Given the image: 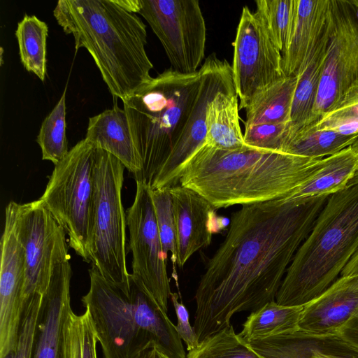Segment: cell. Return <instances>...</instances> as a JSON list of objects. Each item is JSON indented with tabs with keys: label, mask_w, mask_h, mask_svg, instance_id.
<instances>
[{
	"label": "cell",
	"mask_w": 358,
	"mask_h": 358,
	"mask_svg": "<svg viewBox=\"0 0 358 358\" xmlns=\"http://www.w3.org/2000/svg\"><path fill=\"white\" fill-rule=\"evenodd\" d=\"M176 229V265L182 268L196 252L210 245L213 234L230 220L220 217L207 199L195 191L177 185L170 188Z\"/></svg>",
	"instance_id": "17"
},
{
	"label": "cell",
	"mask_w": 358,
	"mask_h": 358,
	"mask_svg": "<svg viewBox=\"0 0 358 358\" xmlns=\"http://www.w3.org/2000/svg\"><path fill=\"white\" fill-rule=\"evenodd\" d=\"M358 136H348L333 130L321 129L313 124L300 127H289L281 152L291 155L323 159L352 145Z\"/></svg>",
	"instance_id": "25"
},
{
	"label": "cell",
	"mask_w": 358,
	"mask_h": 358,
	"mask_svg": "<svg viewBox=\"0 0 358 358\" xmlns=\"http://www.w3.org/2000/svg\"><path fill=\"white\" fill-rule=\"evenodd\" d=\"M356 184H358V167H357L355 174L353 175L352 178L350 180V181L348 182L347 187L351 186L353 185H356Z\"/></svg>",
	"instance_id": "41"
},
{
	"label": "cell",
	"mask_w": 358,
	"mask_h": 358,
	"mask_svg": "<svg viewBox=\"0 0 358 358\" xmlns=\"http://www.w3.org/2000/svg\"><path fill=\"white\" fill-rule=\"evenodd\" d=\"M155 358H169V357L156 349Z\"/></svg>",
	"instance_id": "44"
},
{
	"label": "cell",
	"mask_w": 358,
	"mask_h": 358,
	"mask_svg": "<svg viewBox=\"0 0 358 358\" xmlns=\"http://www.w3.org/2000/svg\"><path fill=\"white\" fill-rule=\"evenodd\" d=\"M17 224L25 251V306L32 297L43 296L48 287L60 226L40 199L19 203Z\"/></svg>",
	"instance_id": "15"
},
{
	"label": "cell",
	"mask_w": 358,
	"mask_h": 358,
	"mask_svg": "<svg viewBox=\"0 0 358 358\" xmlns=\"http://www.w3.org/2000/svg\"><path fill=\"white\" fill-rule=\"evenodd\" d=\"M331 24V10L329 22L312 45L306 59L295 76L297 83L292 100L290 127L307 124L312 117L319 83L325 63Z\"/></svg>",
	"instance_id": "22"
},
{
	"label": "cell",
	"mask_w": 358,
	"mask_h": 358,
	"mask_svg": "<svg viewBox=\"0 0 358 358\" xmlns=\"http://www.w3.org/2000/svg\"><path fill=\"white\" fill-rule=\"evenodd\" d=\"M136 182L134 201L126 213L129 232V248L132 254L131 274L168 313V300L172 292L166 269L167 258L162 250L151 188L143 182Z\"/></svg>",
	"instance_id": "12"
},
{
	"label": "cell",
	"mask_w": 358,
	"mask_h": 358,
	"mask_svg": "<svg viewBox=\"0 0 358 358\" xmlns=\"http://www.w3.org/2000/svg\"><path fill=\"white\" fill-rule=\"evenodd\" d=\"M151 197L158 231L164 256L171 252L173 263V275L178 282L176 271L177 260L176 229L170 188L151 189Z\"/></svg>",
	"instance_id": "33"
},
{
	"label": "cell",
	"mask_w": 358,
	"mask_h": 358,
	"mask_svg": "<svg viewBox=\"0 0 358 358\" xmlns=\"http://www.w3.org/2000/svg\"><path fill=\"white\" fill-rule=\"evenodd\" d=\"M199 83V69L184 74L171 68L152 78L122 101L143 164L136 181L151 187L184 131Z\"/></svg>",
	"instance_id": "6"
},
{
	"label": "cell",
	"mask_w": 358,
	"mask_h": 358,
	"mask_svg": "<svg viewBox=\"0 0 358 358\" xmlns=\"http://www.w3.org/2000/svg\"><path fill=\"white\" fill-rule=\"evenodd\" d=\"M137 13L161 42L175 71L192 74L204 59L206 28L197 0H139Z\"/></svg>",
	"instance_id": "9"
},
{
	"label": "cell",
	"mask_w": 358,
	"mask_h": 358,
	"mask_svg": "<svg viewBox=\"0 0 358 358\" xmlns=\"http://www.w3.org/2000/svg\"><path fill=\"white\" fill-rule=\"evenodd\" d=\"M302 202L281 199L242 206L225 238L208 259L194 300L199 343L231 326L234 315L275 301L296 251L328 197Z\"/></svg>",
	"instance_id": "1"
},
{
	"label": "cell",
	"mask_w": 358,
	"mask_h": 358,
	"mask_svg": "<svg viewBox=\"0 0 358 358\" xmlns=\"http://www.w3.org/2000/svg\"><path fill=\"white\" fill-rule=\"evenodd\" d=\"M124 169L115 157L96 148L88 255L92 266L117 284L128 283L131 275L126 264L127 220L122 201Z\"/></svg>",
	"instance_id": "7"
},
{
	"label": "cell",
	"mask_w": 358,
	"mask_h": 358,
	"mask_svg": "<svg viewBox=\"0 0 358 358\" xmlns=\"http://www.w3.org/2000/svg\"><path fill=\"white\" fill-rule=\"evenodd\" d=\"M156 347L155 345H151L141 351L131 358H155Z\"/></svg>",
	"instance_id": "40"
},
{
	"label": "cell",
	"mask_w": 358,
	"mask_h": 358,
	"mask_svg": "<svg viewBox=\"0 0 358 358\" xmlns=\"http://www.w3.org/2000/svg\"><path fill=\"white\" fill-rule=\"evenodd\" d=\"M342 338L358 350V311L339 332Z\"/></svg>",
	"instance_id": "38"
},
{
	"label": "cell",
	"mask_w": 358,
	"mask_h": 358,
	"mask_svg": "<svg viewBox=\"0 0 358 358\" xmlns=\"http://www.w3.org/2000/svg\"><path fill=\"white\" fill-rule=\"evenodd\" d=\"M18 205H7L1 239L0 358L15 348L24 310L25 251L17 229Z\"/></svg>",
	"instance_id": "14"
},
{
	"label": "cell",
	"mask_w": 358,
	"mask_h": 358,
	"mask_svg": "<svg viewBox=\"0 0 358 358\" xmlns=\"http://www.w3.org/2000/svg\"><path fill=\"white\" fill-rule=\"evenodd\" d=\"M178 298L176 292H171L170 299L177 318L176 329L189 352L198 347L199 341L194 327L190 324L189 312L183 303L178 301Z\"/></svg>",
	"instance_id": "37"
},
{
	"label": "cell",
	"mask_w": 358,
	"mask_h": 358,
	"mask_svg": "<svg viewBox=\"0 0 358 358\" xmlns=\"http://www.w3.org/2000/svg\"><path fill=\"white\" fill-rule=\"evenodd\" d=\"M331 24L311 119L334 108L358 82V18L350 0H331Z\"/></svg>",
	"instance_id": "11"
},
{
	"label": "cell",
	"mask_w": 358,
	"mask_h": 358,
	"mask_svg": "<svg viewBox=\"0 0 358 358\" xmlns=\"http://www.w3.org/2000/svg\"><path fill=\"white\" fill-rule=\"evenodd\" d=\"M358 167V154L350 146L323 159L321 166L304 183L286 196L285 202L298 203L330 196L347 187Z\"/></svg>",
	"instance_id": "23"
},
{
	"label": "cell",
	"mask_w": 358,
	"mask_h": 358,
	"mask_svg": "<svg viewBox=\"0 0 358 358\" xmlns=\"http://www.w3.org/2000/svg\"><path fill=\"white\" fill-rule=\"evenodd\" d=\"M42 299L43 296H34L26 303L17 344L15 348L3 358H33Z\"/></svg>",
	"instance_id": "35"
},
{
	"label": "cell",
	"mask_w": 358,
	"mask_h": 358,
	"mask_svg": "<svg viewBox=\"0 0 358 358\" xmlns=\"http://www.w3.org/2000/svg\"><path fill=\"white\" fill-rule=\"evenodd\" d=\"M256 12L282 55L286 51L294 27L298 0H257Z\"/></svg>",
	"instance_id": "29"
},
{
	"label": "cell",
	"mask_w": 358,
	"mask_h": 358,
	"mask_svg": "<svg viewBox=\"0 0 358 358\" xmlns=\"http://www.w3.org/2000/svg\"><path fill=\"white\" fill-rule=\"evenodd\" d=\"M358 250V184L330 195L296 251L276 294L285 306H304L327 290Z\"/></svg>",
	"instance_id": "5"
},
{
	"label": "cell",
	"mask_w": 358,
	"mask_h": 358,
	"mask_svg": "<svg viewBox=\"0 0 358 358\" xmlns=\"http://www.w3.org/2000/svg\"><path fill=\"white\" fill-rule=\"evenodd\" d=\"M47 24L36 15H25L18 22L15 36L21 62L24 69L41 81L46 76Z\"/></svg>",
	"instance_id": "28"
},
{
	"label": "cell",
	"mask_w": 358,
	"mask_h": 358,
	"mask_svg": "<svg viewBox=\"0 0 358 358\" xmlns=\"http://www.w3.org/2000/svg\"><path fill=\"white\" fill-rule=\"evenodd\" d=\"M96 148L86 138L55 165L40 198L69 236V245L90 262L88 241L94 194Z\"/></svg>",
	"instance_id": "8"
},
{
	"label": "cell",
	"mask_w": 358,
	"mask_h": 358,
	"mask_svg": "<svg viewBox=\"0 0 358 358\" xmlns=\"http://www.w3.org/2000/svg\"><path fill=\"white\" fill-rule=\"evenodd\" d=\"M313 358H349V357H339V356H334V355H326V354H318Z\"/></svg>",
	"instance_id": "42"
},
{
	"label": "cell",
	"mask_w": 358,
	"mask_h": 358,
	"mask_svg": "<svg viewBox=\"0 0 358 358\" xmlns=\"http://www.w3.org/2000/svg\"><path fill=\"white\" fill-rule=\"evenodd\" d=\"M323 159L253 148L225 150L204 143L182 165L179 185L216 209L250 205L286 196L314 174Z\"/></svg>",
	"instance_id": "2"
},
{
	"label": "cell",
	"mask_w": 358,
	"mask_h": 358,
	"mask_svg": "<svg viewBox=\"0 0 358 358\" xmlns=\"http://www.w3.org/2000/svg\"><path fill=\"white\" fill-rule=\"evenodd\" d=\"M312 124L344 135L358 136V82L348 90L334 108Z\"/></svg>",
	"instance_id": "34"
},
{
	"label": "cell",
	"mask_w": 358,
	"mask_h": 358,
	"mask_svg": "<svg viewBox=\"0 0 358 358\" xmlns=\"http://www.w3.org/2000/svg\"><path fill=\"white\" fill-rule=\"evenodd\" d=\"M66 232L57 234L52 274L43 295L36 327L33 358H63V329L71 308V259Z\"/></svg>",
	"instance_id": "16"
},
{
	"label": "cell",
	"mask_w": 358,
	"mask_h": 358,
	"mask_svg": "<svg viewBox=\"0 0 358 358\" xmlns=\"http://www.w3.org/2000/svg\"><path fill=\"white\" fill-rule=\"evenodd\" d=\"M53 15L76 50L91 55L113 97L122 101L152 78L146 26L117 0H59Z\"/></svg>",
	"instance_id": "3"
},
{
	"label": "cell",
	"mask_w": 358,
	"mask_h": 358,
	"mask_svg": "<svg viewBox=\"0 0 358 358\" xmlns=\"http://www.w3.org/2000/svg\"><path fill=\"white\" fill-rule=\"evenodd\" d=\"M96 332L85 310L77 315L71 310L63 329V358H97Z\"/></svg>",
	"instance_id": "31"
},
{
	"label": "cell",
	"mask_w": 358,
	"mask_h": 358,
	"mask_svg": "<svg viewBox=\"0 0 358 358\" xmlns=\"http://www.w3.org/2000/svg\"><path fill=\"white\" fill-rule=\"evenodd\" d=\"M297 76H285L256 94L246 106L245 127L264 123H289Z\"/></svg>",
	"instance_id": "26"
},
{
	"label": "cell",
	"mask_w": 358,
	"mask_h": 358,
	"mask_svg": "<svg viewBox=\"0 0 358 358\" xmlns=\"http://www.w3.org/2000/svg\"><path fill=\"white\" fill-rule=\"evenodd\" d=\"M186 358H262L237 334L232 325L200 342Z\"/></svg>",
	"instance_id": "32"
},
{
	"label": "cell",
	"mask_w": 358,
	"mask_h": 358,
	"mask_svg": "<svg viewBox=\"0 0 358 358\" xmlns=\"http://www.w3.org/2000/svg\"><path fill=\"white\" fill-rule=\"evenodd\" d=\"M42 159L55 165L69 153L66 136V88L52 111L44 119L37 136Z\"/></svg>",
	"instance_id": "30"
},
{
	"label": "cell",
	"mask_w": 358,
	"mask_h": 358,
	"mask_svg": "<svg viewBox=\"0 0 358 358\" xmlns=\"http://www.w3.org/2000/svg\"><path fill=\"white\" fill-rule=\"evenodd\" d=\"M303 306H285L275 301L250 313L238 336L245 342L299 329Z\"/></svg>",
	"instance_id": "27"
},
{
	"label": "cell",
	"mask_w": 358,
	"mask_h": 358,
	"mask_svg": "<svg viewBox=\"0 0 358 358\" xmlns=\"http://www.w3.org/2000/svg\"><path fill=\"white\" fill-rule=\"evenodd\" d=\"M199 72V90L188 120L179 141L155 176L150 187L152 189L179 185L182 165L206 141L208 104L219 92L236 90L231 66L214 53L206 59Z\"/></svg>",
	"instance_id": "13"
},
{
	"label": "cell",
	"mask_w": 358,
	"mask_h": 358,
	"mask_svg": "<svg viewBox=\"0 0 358 358\" xmlns=\"http://www.w3.org/2000/svg\"><path fill=\"white\" fill-rule=\"evenodd\" d=\"M233 45L232 76L243 109L256 94L286 76L281 52L259 14L247 6L243 8Z\"/></svg>",
	"instance_id": "10"
},
{
	"label": "cell",
	"mask_w": 358,
	"mask_h": 358,
	"mask_svg": "<svg viewBox=\"0 0 358 358\" xmlns=\"http://www.w3.org/2000/svg\"><path fill=\"white\" fill-rule=\"evenodd\" d=\"M90 289L82 297L104 358H131L151 345L169 358H186L176 325L143 285L106 280L92 266Z\"/></svg>",
	"instance_id": "4"
},
{
	"label": "cell",
	"mask_w": 358,
	"mask_h": 358,
	"mask_svg": "<svg viewBox=\"0 0 358 358\" xmlns=\"http://www.w3.org/2000/svg\"><path fill=\"white\" fill-rule=\"evenodd\" d=\"M236 90L219 92L208 106L205 143L219 149L238 150L251 148L244 143Z\"/></svg>",
	"instance_id": "24"
},
{
	"label": "cell",
	"mask_w": 358,
	"mask_h": 358,
	"mask_svg": "<svg viewBox=\"0 0 358 358\" xmlns=\"http://www.w3.org/2000/svg\"><path fill=\"white\" fill-rule=\"evenodd\" d=\"M350 2L358 18V0H350Z\"/></svg>",
	"instance_id": "43"
},
{
	"label": "cell",
	"mask_w": 358,
	"mask_h": 358,
	"mask_svg": "<svg viewBox=\"0 0 358 358\" xmlns=\"http://www.w3.org/2000/svg\"><path fill=\"white\" fill-rule=\"evenodd\" d=\"M358 274V250L341 273V276Z\"/></svg>",
	"instance_id": "39"
},
{
	"label": "cell",
	"mask_w": 358,
	"mask_h": 358,
	"mask_svg": "<svg viewBox=\"0 0 358 358\" xmlns=\"http://www.w3.org/2000/svg\"><path fill=\"white\" fill-rule=\"evenodd\" d=\"M358 311V274L341 276L303 306L299 329L315 335L338 334Z\"/></svg>",
	"instance_id": "18"
},
{
	"label": "cell",
	"mask_w": 358,
	"mask_h": 358,
	"mask_svg": "<svg viewBox=\"0 0 358 358\" xmlns=\"http://www.w3.org/2000/svg\"><path fill=\"white\" fill-rule=\"evenodd\" d=\"M331 0H298L294 27L282 57L286 76H295L331 16Z\"/></svg>",
	"instance_id": "21"
},
{
	"label": "cell",
	"mask_w": 358,
	"mask_h": 358,
	"mask_svg": "<svg viewBox=\"0 0 358 358\" xmlns=\"http://www.w3.org/2000/svg\"><path fill=\"white\" fill-rule=\"evenodd\" d=\"M95 148L118 159L135 180L143 170L142 160L131 136L124 108L115 106L89 118L85 138Z\"/></svg>",
	"instance_id": "20"
},
{
	"label": "cell",
	"mask_w": 358,
	"mask_h": 358,
	"mask_svg": "<svg viewBox=\"0 0 358 358\" xmlns=\"http://www.w3.org/2000/svg\"><path fill=\"white\" fill-rule=\"evenodd\" d=\"M351 147L353 148V150L358 154V141H355Z\"/></svg>",
	"instance_id": "45"
},
{
	"label": "cell",
	"mask_w": 358,
	"mask_h": 358,
	"mask_svg": "<svg viewBox=\"0 0 358 358\" xmlns=\"http://www.w3.org/2000/svg\"><path fill=\"white\" fill-rule=\"evenodd\" d=\"M246 343L262 358H313L318 354L358 358V350L339 334L315 335L297 329Z\"/></svg>",
	"instance_id": "19"
},
{
	"label": "cell",
	"mask_w": 358,
	"mask_h": 358,
	"mask_svg": "<svg viewBox=\"0 0 358 358\" xmlns=\"http://www.w3.org/2000/svg\"><path fill=\"white\" fill-rule=\"evenodd\" d=\"M289 123H264L245 127L246 145L264 150L281 152Z\"/></svg>",
	"instance_id": "36"
}]
</instances>
